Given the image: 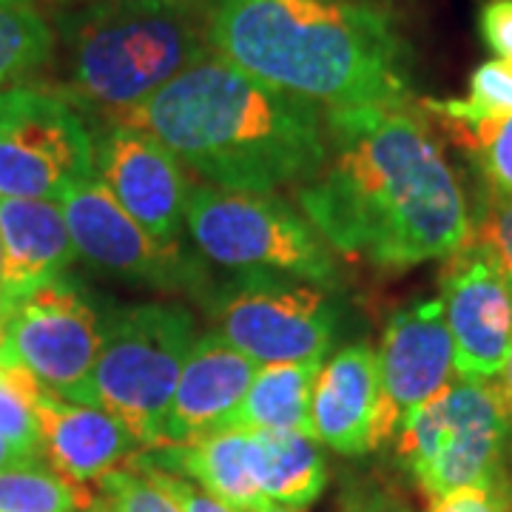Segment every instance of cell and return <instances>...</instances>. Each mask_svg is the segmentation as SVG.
I'll return each mask as SVG.
<instances>
[{
  "label": "cell",
  "instance_id": "obj_22",
  "mask_svg": "<svg viewBox=\"0 0 512 512\" xmlns=\"http://www.w3.org/2000/svg\"><path fill=\"white\" fill-rule=\"evenodd\" d=\"M461 146L476 151L495 126L512 117V63L484 60L470 74V92L458 100H424Z\"/></svg>",
  "mask_w": 512,
  "mask_h": 512
},
{
  "label": "cell",
  "instance_id": "obj_36",
  "mask_svg": "<svg viewBox=\"0 0 512 512\" xmlns=\"http://www.w3.org/2000/svg\"><path fill=\"white\" fill-rule=\"evenodd\" d=\"M0 299H3V245H0Z\"/></svg>",
  "mask_w": 512,
  "mask_h": 512
},
{
  "label": "cell",
  "instance_id": "obj_37",
  "mask_svg": "<svg viewBox=\"0 0 512 512\" xmlns=\"http://www.w3.org/2000/svg\"><path fill=\"white\" fill-rule=\"evenodd\" d=\"M77 512H97V501H94V507H92V510H77Z\"/></svg>",
  "mask_w": 512,
  "mask_h": 512
},
{
  "label": "cell",
  "instance_id": "obj_24",
  "mask_svg": "<svg viewBox=\"0 0 512 512\" xmlns=\"http://www.w3.org/2000/svg\"><path fill=\"white\" fill-rule=\"evenodd\" d=\"M55 32L32 0H0V86L49 63Z\"/></svg>",
  "mask_w": 512,
  "mask_h": 512
},
{
  "label": "cell",
  "instance_id": "obj_23",
  "mask_svg": "<svg viewBox=\"0 0 512 512\" xmlns=\"http://www.w3.org/2000/svg\"><path fill=\"white\" fill-rule=\"evenodd\" d=\"M94 501V490L63 478L40 458L0 470V512H77L92 510Z\"/></svg>",
  "mask_w": 512,
  "mask_h": 512
},
{
  "label": "cell",
  "instance_id": "obj_38",
  "mask_svg": "<svg viewBox=\"0 0 512 512\" xmlns=\"http://www.w3.org/2000/svg\"><path fill=\"white\" fill-rule=\"evenodd\" d=\"M0 345H3V322H0Z\"/></svg>",
  "mask_w": 512,
  "mask_h": 512
},
{
  "label": "cell",
  "instance_id": "obj_32",
  "mask_svg": "<svg viewBox=\"0 0 512 512\" xmlns=\"http://www.w3.org/2000/svg\"><path fill=\"white\" fill-rule=\"evenodd\" d=\"M478 32L498 60L512 63V0H487L478 12Z\"/></svg>",
  "mask_w": 512,
  "mask_h": 512
},
{
  "label": "cell",
  "instance_id": "obj_27",
  "mask_svg": "<svg viewBox=\"0 0 512 512\" xmlns=\"http://www.w3.org/2000/svg\"><path fill=\"white\" fill-rule=\"evenodd\" d=\"M467 242L490 256L512 282V200L481 202Z\"/></svg>",
  "mask_w": 512,
  "mask_h": 512
},
{
  "label": "cell",
  "instance_id": "obj_16",
  "mask_svg": "<svg viewBox=\"0 0 512 512\" xmlns=\"http://www.w3.org/2000/svg\"><path fill=\"white\" fill-rule=\"evenodd\" d=\"M40 456L74 484H92L123 467L140 447L123 421L94 404H77L46 390L35 407Z\"/></svg>",
  "mask_w": 512,
  "mask_h": 512
},
{
  "label": "cell",
  "instance_id": "obj_10",
  "mask_svg": "<svg viewBox=\"0 0 512 512\" xmlns=\"http://www.w3.org/2000/svg\"><path fill=\"white\" fill-rule=\"evenodd\" d=\"M109 313L69 276H57L0 311V362L29 370L46 390L72 402L103 345Z\"/></svg>",
  "mask_w": 512,
  "mask_h": 512
},
{
  "label": "cell",
  "instance_id": "obj_13",
  "mask_svg": "<svg viewBox=\"0 0 512 512\" xmlns=\"http://www.w3.org/2000/svg\"><path fill=\"white\" fill-rule=\"evenodd\" d=\"M94 177L151 237L180 239L191 185L180 160L157 137L111 120L94 134Z\"/></svg>",
  "mask_w": 512,
  "mask_h": 512
},
{
  "label": "cell",
  "instance_id": "obj_34",
  "mask_svg": "<svg viewBox=\"0 0 512 512\" xmlns=\"http://www.w3.org/2000/svg\"><path fill=\"white\" fill-rule=\"evenodd\" d=\"M35 453H29L26 447H20L15 441L3 439L0 436V470H6V467H15V464H23V461H35Z\"/></svg>",
  "mask_w": 512,
  "mask_h": 512
},
{
  "label": "cell",
  "instance_id": "obj_17",
  "mask_svg": "<svg viewBox=\"0 0 512 512\" xmlns=\"http://www.w3.org/2000/svg\"><path fill=\"white\" fill-rule=\"evenodd\" d=\"M379 365L367 342L348 345L319 367L311 396V439L339 456L373 453L379 419Z\"/></svg>",
  "mask_w": 512,
  "mask_h": 512
},
{
  "label": "cell",
  "instance_id": "obj_1",
  "mask_svg": "<svg viewBox=\"0 0 512 512\" xmlns=\"http://www.w3.org/2000/svg\"><path fill=\"white\" fill-rule=\"evenodd\" d=\"M325 134L328 157L296 202L330 248L402 271L467 242V194L410 100L325 111Z\"/></svg>",
  "mask_w": 512,
  "mask_h": 512
},
{
  "label": "cell",
  "instance_id": "obj_2",
  "mask_svg": "<svg viewBox=\"0 0 512 512\" xmlns=\"http://www.w3.org/2000/svg\"><path fill=\"white\" fill-rule=\"evenodd\" d=\"M211 52L316 109L410 100L396 20L362 0H208Z\"/></svg>",
  "mask_w": 512,
  "mask_h": 512
},
{
  "label": "cell",
  "instance_id": "obj_20",
  "mask_svg": "<svg viewBox=\"0 0 512 512\" xmlns=\"http://www.w3.org/2000/svg\"><path fill=\"white\" fill-rule=\"evenodd\" d=\"M322 362L299 365H262L237 410L222 427L248 433L293 430L311 436V396Z\"/></svg>",
  "mask_w": 512,
  "mask_h": 512
},
{
  "label": "cell",
  "instance_id": "obj_15",
  "mask_svg": "<svg viewBox=\"0 0 512 512\" xmlns=\"http://www.w3.org/2000/svg\"><path fill=\"white\" fill-rule=\"evenodd\" d=\"M256 370L259 365L231 348L220 333L205 330L185 359L177 390L160 424L157 447L188 444L222 427V421L245 399Z\"/></svg>",
  "mask_w": 512,
  "mask_h": 512
},
{
  "label": "cell",
  "instance_id": "obj_12",
  "mask_svg": "<svg viewBox=\"0 0 512 512\" xmlns=\"http://www.w3.org/2000/svg\"><path fill=\"white\" fill-rule=\"evenodd\" d=\"M379 365V419L373 450L399 433L404 416L439 396L456 376V348L444 322L441 299L413 302L390 316L376 353Z\"/></svg>",
  "mask_w": 512,
  "mask_h": 512
},
{
  "label": "cell",
  "instance_id": "obj_7",
  "mask_svg": "<svg viewBox=\"0 0 512 512\" xmlns=\"http://www.w3.org/2000/svg\"><path fill=\"white\" fill-rule=\"evenodd\" d=\"M185 228L197 251L228 274L293 276L330 288L336 262L302 211L274 194L191 188Z\"/></svg>",
  "mask_w": 512,
  "mask_h": 512
},
{
  "label": "cell",
  "instance_id": "obj_35",
  "mask_svg": "<svg viewBox=\"0 0 512 512\" xmlns=\"http://www.w3.org/2000/svg\"><path fill=\"white\" fill-rule=\"evenodd\" d=\"M254 512H296V510H288V507H276V504H265V507H259Z\"/></svg>",
  "mask_w": 512,
  "mask_h": 512
},
{
  "label": "cell",
  "instance_id": "obj_30",
  "mask_svg": "<svg viewBox=\"0 0 512 512\" xmlns=\"http://www.w3.org/2000/svg\"><path fill=\"white\" fill-rule=\"evenodd\" d=\"M131 467L143 470L160 490H163L180 512H231L225 504H220L214 495H208L202 487H197L191 478L177 476V473H165V470H157V467H148V464H137L131 461Z\"/></svg>",
  "mask_w": 512,
  "mask_h": 512
},
{
  "label": "cell",
  "instance_id": "obj_26",
  "mask_svg": "<svg viewBox=\"0 0 512 512\" xmlns=\"http://www.w3.org/2000/svg\"><path fill=\"white\" fill-rule=\"evenodd\" d=\"M97 512H180L137 467H117L97 481Z\"/></svg>",
  "mask_w": 512,
  "mask_h": 512
},
{
  "label": "cell",
  "instance_id": "obj_8",
  "mask_svg": "<svg viewBox=\"0 0 512 512\" xmlns=\"http://www.w3.org/2000/svg\"><path fill=\"white\" fill-rule=\"evenodd\" d=\"M214 333L256 365L325 362L339 311L330 288L274 274H231L197 296Z\"/></svg>",
  "mask_w": 512,
  "mask_h": 512
},
{
  "label": "cell",
  "instance_id": "obj_4",
  "mask_svg": "<svg viewBox=\"0 0 512 512\" xmlns=\"http://www.w3.org/2000/svg\"><path fill=\"white\" fill-rule=\"evenodd\" d=\"M69 100L114 120L211 57L208 0H86L60 18Z\"/></svg>",
  "mask_w": 512,
  "mask_h": 512
},
{
  "label": "cell",
  "instance_id": "obj_6",
  "mask_svg": "<svg viewBox=\"0 0 512 512\" xmlns=\"http://www.w3.org/2000/svg\"><path fill=\"white\" fill-rule=\"evenodd\" d=\"M393 444L399 467L430 504L456 490L512 481L498 379L458 376L404 416Z\"/></svg>",
  "mask_w": 512,
  "mask_h": 512
},
{
  "label": "cell",
  "instance_id": "obj_29",
  "mask_svg": "<svg viewBox=\"0 0 512 512\" xmlns=\"http://www.w3.org/2000/svg\"><path fill=\"white\" fill-rule=\"evenodd\" d=\"M339 512H413V507L379 478H356L339 495Z\"/></svg>",
  "mask_w": 512,
  "mask_h": 512
},
{
  "label": "cell",
  "instance_id": "obj_11",
  "mask_svg": "<svg viewBox=\"0 0 512 512\" xmlns=\"http://www.w3.org/2000/svg\"><path fill=\"white\" fill-rule=\"evenodd\" d=\"M60 211L80 254L100 274L148 285L157 291H188L200 296L208 288V274L197 256L177 242L151 237L140 222L128 214L109 194L103 183H86L69 188L60 197Z\"/></svg>",
  "mask_w": 512,
  "mask_h": 512
},
{
  "label": "cell",
  "instance_id": "obj_33",
  "mask_svg": "<svg viewBox=\"0 0 512 512\" xmlns=\"http://www.w3.org/2000/svg\"><path fill=\"white\" fill-rule=\"evenodd\" d=\"M498 390H501L504 410H507V464H510L512 473V345L510 353H507V362H504V370L498 376Z\"/></svg>",
  "mask_w": 512,
  "mask_h": 512
},
{
  "label": "cell",
  "instance_id": "obj_18",
  "mask_svg": "<svg viewBox=\"0 0 512 512\" xmlns=\"http://www.w3.org/2000/svg\"><path fill=\"white\" fill-rule=\"evenodd\" d=\"M128 461L191 478L231 512H254L268 504L256 478V436L248 430L217 427L188 444L140 450Z\"/></svg>",
  "mask_w": 512,
  "mask_h": 512
},
{
  "label": "cell",
  "instance_id": "obj_5",
  "mask_svg": "<svg viewBox=\"0 0 512 512\" xmlns=\"http://www.w3.org/2000/svg\"><path fill=\"white\" fill-rule=\"evenodd\" d=\"M194 342L197 325L183 305L146 302L109 311L92 373L72 402L109 410L131 430L140 450L157 447Z\"/></svg>",
  "mask_w": 512,
  "mask_h": 512
},
{
  "label": "cell",
  "instance_id": "obj_25",
  "mask_svg": "<svg viewBox=\"0 0 512 512\" xmlns=\"http://www.w3.org/2000/svg\"><path fill=\"white\" fill-rule=\"evenodd\" d=\"M46 387L29 370L0 362V436L40 456L35 407Z\"/></svg>",
  "mask_w": 512,
  "mask_h": 512
},
{
  "label": "cell",
  "instance_id": "obj_9",
  "mask_svg": "<svg viewBox=\"0 0 512 512\" xmlns=\"http://www.w3.org/2000/svg\"><path fill=\"white\" fill-rule=\"evenodd\" d=\"M94 180V134L66 94L0 89V197L60 200Z\"/></svg>",
  "mask_w": 512,
  "mask_h": 512
},
{
  "label": "cell",
  "instance_id": "obj_39",
  "mask_svg": "<svg viewBox=\"0 0 512 512\" xmlns=\"http://www.w3.org/2000/svg\"><path fill=\"white\" fill-rule=\"evenodd\" d=\"M69 3H86V0H69Z\"/></svg>",
  "mask_w": 512,
  "mask_h": 512
},
{
  "label": "cell",
  "instance_id": "obj_14",
  "mask_svg": "<svg viewBox=\"0 0 512 512\" xmlns=\"http://www.w3.org/2000/svg\"><path fill=\"white\" fill-rule=\"evenodd\" d=\"M439 285L458 376L498 379L512 345V282L490 256L464 242L444 259Z\"/></svg>",
  "mask_w": 512,
  "mask_h": 512
},
{
  "label": "cell",
  "instance_id": "obj_31",
  "mask_svg": "<svg viewBox=\"0 0 512 512\" xmlns=\"http://www.w3.org/2000/svg\"><path fill=\"white\" fill-rule=\"evenodd\" d=\"M430 512H512V481L498 487H467L430 504Z\"/></svg>",
  "mask_w": 512,
  "mask_h": 512
},
{
  "label": "cell",
  "instance_id": "obj_21",
  "mask_svg": "<svg viewBox=\"0 0 512 512\" xmlns=\"http://www.w3.org/2000/svg\"><path fill=\"white\" fill-rule=\"evenodd\" d=\"M256 436V478L268 504L311 507L328 484V464L308 433L271 430Z\"/></svg>",
  "mask_w": 512,
  "mask_h": 512
},
{
  "label": "cell",
  "instance_id": "obj_19",
  "mask_svg": "<svg viewBox=\"0 0 512 512\" xmlns=\"http://www.w3.org/2000/svg\"><path fill=\"white\" fill-rule=\"evenodd\" d=\"M0 245H3L0 311L9 302L66 274V268L77 256L63 211L49 200L0 197Z\"/></svg>",
  "mask_w": 512,
  "mask_h": 512
},
{
  "label": "cell",
  "instance_id": "obj_28",
  "mask_svg": "<svg viewBox=\"0 0 512 512\" xmlns=\"http://www.w3.org/2000/svg\"><path fill=\"white\" fill-rule=\"evenodd\" d=\"M470 154L484 185V200H512V117L495 126Z\"/></svg>",
  "mask_w": 512,
  "mask_h": 512
},
{
  "label": "cell",
  "instance_id": "obj_3",
  "mask_svg": "<svg viewBox=\"0 0 512 512\" xmlns=\"http://www.w3.org/2000/svg\"><path fill=\"white\" fill-rule=\"evenodd\" d=\"M117 120L157 137L222 191L274 194L311 180L328 157L322 109L214 55Z\"/></svg>",
  "mask_w": 512,
  "mask_h": 512
}]
</instances>
